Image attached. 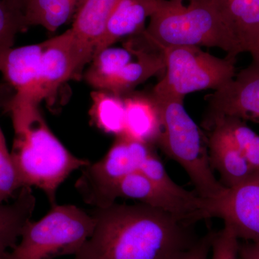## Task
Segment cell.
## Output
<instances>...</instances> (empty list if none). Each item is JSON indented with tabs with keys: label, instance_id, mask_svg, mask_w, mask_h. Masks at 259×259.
<instances>
[{
	"label": "cell",
	"instance_id": "cell-1",
	"mask_svg": "<svg viewBox=\"0 0 259 259\" xmlns=\"http://www.w3.org/2000/svg\"><path fill=\"white\" fill-rule=\"evenodd\" d=\"M92 236L74 259H169L197 240L192 226L143 203L97 207Z\"/></svg>",
	"mask_w": 259,
	"mask_h": 259
},
{
	"label": "cell",
	"instance_id": "cell-2",
	"mask_svg": "<svg viewBox=\"0 0 259 259\" xmlns=\"http://www.w3.org/2000/svg\"><path fill=\"white\" fill-rule=\"evenodd\" d=\"M38 105L30 97L18 95L10 102L15 134L11 154L23 187L40 189L53 206L61 184L90 162L68 151L49 128Z\"/></svg>",
	"mask_w": 259,
	"mask_h": 259
},
{
	"label": "cell",
	"instance_id": "cell-3",
	"mask_svg": "<svg viewBox=\"0 0 259 259\" xmlns=\"http://www.w3.org/2000/svg\"><path fill=\"white\" fill-rule=\"evenodd\" d=\"M144 36L151 47L218 48L236 59L242 54L214 0H161Z\"/></svg>",
	"mask_w": 259,
	"mask_h": 259
},
{
	"label": "cell",
	"instance_id": "cell-4",
	"mask_svg": "<svg viewBox=\"0 0 259 259\" xmlns=\"http://www.w3.org/2000/svg\"><path fill=\"white\" fill-rule=\"evenodd\" d=\"M153 98L161 117L157 144L168 157L185 170L199 197L208 200L221 197L227 187L214 176L207 142L186 110L183 100Z\"/></svg>",
	"mask_w": 259,
	"mask_h": 259
},
{
	"label": "cell",
	"instance_id": "cell-5",
	"mask_svg": "<svg viewBox=\"0 0 259 259\" xmlns=\"http://www.w3.org/2000/svg\"><path fill=\"white\" fill-rule=\"evenodd\" d=\"M95 220L72 204L51 206L37 221L24 227L18 244L5 259H53L75 255L93 234Z\"/></svg>",
	"mask_w": 259,
	"mask_h": 259
},
{
	"label": "cell",
	"instance_id": "cell-6",
	"mask_svg": "<svg viewBox=\"0 0 259 259\" xmlns=\"http://www.w3.org/2000/svg\"><path fill=\"white\" fill-rule=\"evenodd\" d=\"M162 52L165 74L153 89L154 98L185 101L189 94L223 88L236 74V59L217 57L199 47H168Z\"/></svg>",
	"mask_w": 259,
	"mask_h": 259
},
{
	"label": "cell",
	"instance_id": "cell-7",
	"mask_svg": "<svg viewBox=\"0 0 259 259\" xmlns=\"http://www.w3.org/2000/svg\"><path fill=\"white\" fill-rule=\"evenodd\" d=\"M153 152L149 145L120 136L100 161L82 168L76 187L85 202L97 207L115 202V190L122 179L139 171Z\"/></svg>",
	"mask_w": 259,
	"mask_h": 259
},
{
	"label": "cell",
	"instance_id": "cell-8",
	"mask_svg": "<svg viewBox=\"0 0 259 259\" xmlns=\"http://www.w3.org/2000/svg\"><path fill=\"white\" fill-rule=\"evenodd\" d=\"M223 88L207 96L204 127L224 117H234L259 124V55Z\"/></svg>",
	"mask_w": 259,
	"mask_h": 259
},
{
	"label": "cell",
	"instance_id": "cell-9",
	"mask_svg": "<svg viewBox=\"0 0 259 259\" xmlns=\"http://www.w3.org/2000/svg\"><path fill=\"white\" fill-rule=\"evenodd\" d=\"M44 42L37 85L40 102L79 74L84 65L93 59V53L78 41L71 28Z\"/></svg>",
	"mask_w": 259,
	"mask_h": 259
},
{
	"label": "cell",
	"instance_id": "cell-10",
	"mask_svg": "<svg viewBox=\"0 0 259 259\" xmlns=\"http://www.w3.org/2000/svg\"><path fill=\"white\" fill-rule=\"evenodd\" d=\"M207 216L222 219L239 241L259 243V173L207 199Z\"/></svg>",
	"mask_w": 259,
	"mask_h": 259
},
{
	"label": "cell",
	"instance_id": "cell-11",
	"mask_svg": "<svg viewBox=\"0 0 259 259\" xmlns=\"http://www.w3.org/2000/svg\"><path fill=\"white\" fill-rule=\"evenodd\" d=\"M135 199L164 211L187 224L207 220V199H187L163 190L139 171L130 174L117 185L115 198Z\"/></svg>",
	"mask_w": 259,
	"mask_h": 259
},
{
	"label": "cell",
	"instance_id": "cell-12",
	"mask_svg": "<svg viewBox=\"0 0 259 259\" xmlns=\"http://www.w3.org/2000/svg\"><path fill=\"white\" fill-rule=\"evenodd\" d=\"M45 42L12 48L0 56V72L15 89L16 95L37 99L40 61Z\"/></svg>",
	"mask_w": 259,
	"mask_h": 259
},
{
	"label": "cell",
	"instance_id": "cell-13",
	"mask_svg": "<svg viewBox=\"0 0 259 259\" xmlns=\"http://www.w3.org/2000/svg\"><path fill=\"white\" fill-rule=\"evenodd\" d=\"M209 131L207 141L209 162L212 169L219 172L225 187H236L259 173L250 166L228 134L218 127Z\"/></svg>",
	"mask_w": 259,
	"mask_h": 259
},
{
	"label": "cell",
	"instance_id": "cell-14",
	"mask_svg": "<svg viewBox=\"0 0 259 259\" xmlns=\"http://www.w3.org/2000/svg\"><path fill=\"white\" fill-rule=\"evenodd\" d=\"M160 1L119 0L107 21L105 32L95 48L94 56L112 47L121 38L144 31L146 20L156 13Z\"/></svg>",
	"mask_w": 259,
	"mask_h": 259
},
{
	"label": "cell",
	"instance_id": "cell-15",
	"mask_svg": "<svg viewBox=\"0 0 259 259\" xmlns=\"http://www.w3.org/2000/svg\"><path fill=\"white\" fill-rule=\"evenodd\" d=\"M125 129L122 136L151 146L161 133L159 107L152 96L135 95L124 100Z\"/></svg>",
	"mask_w": 259,
	"mask_h": 259
},
{
	"label": "cell",
	"instance_id": "cell-16",
	"mask_svg": "<svg viewBox=\"0 0 259 259\" xmlns=\"http://www.w3.org/2000/svg\"><path fill=\"white\" fill-rule=\"evenodd\" d=\"M32 187H23L12 202L0 204V259L18 244L25 225L31 221L35 207Z\"/></svg>",
	"mask_w": 259,
	"mask_h": 259
},
{
	"label": "cell",
	"instance_id": "cell-17",
	"mask_svg": "<svg viewBox=\"0 0 259 259\" xmlns=\"http://www.w3.org/2000/svg\"><path fill=\"white\" fill-rule=\"evenodd\" d=\"M165 71L162 51L138 50L136 60H133L117 74L107 79L100 90L120 96L131 91L146 80Z\"/></svg>",
	"mask_w": 259,
	"mask_h": 259
},
{
	"label": "cell",
	"instance_id": "cell-18",
	"mask_svg": "<svg viewBox=\"0 0 259 259\" xmlns=\"http://www.w3.org/2000/svg\"><path fill=\"white\" fill-rule=\"evenodd\" d=\"M119 0H85L75 15L71 30L78 41L95 54L107 21Z\"/></svg>",
	"mask_w": 259,
	"mask_h": 259
},
{
	"label": "cell",
	"instance_id": "cell-19",
	"mask_svg": "<svg viewBox=\"0 0 259 259\" xmlns=\"http://www.w3.org/2000/svg\"><path fill=\"white\" fill-rule=\"evenodd\" d=\"M242 54L259 31V0H214Z\"/></svg>",
	"mask_w": 259,
	"mask_h": 259
},
{
	"label": "cell",
	"instance_id": "cell-20",
	"mask_svg": "<svg viewBox=\"0 0 259 259\" xmlns=\"http://www.w3.org/2000/svg\"><path fill=\"white\" fill-rule=\"evenodd\" d=\"M85 0H28L23 11L24 28L40 25L55 31L76 15Z\"/></svg>",
	"mask_w": 259,
	"mask_h": 259
},
{
	"label": "cell",
	"instance_id": "cell-21",
	"mask_svg": "<svg viewBox=\"0 0 259 259\" xmlns=\"http://www.w3.org/2000/svg\"><path fill=\"white\" fill-rule=\"evenodd\" d=\"M91 114L99 128L117 137L122 136L125 129V102L120 96L100 91L93 94Z\"/></svg>",
	"mask_w": 259,
	"mask_h": 259
},
{
	"label": "cell",
	"instance_id": "cell-22",
	"mask_svg": "<svg viewBox=\"0 0 259 259\" xmlns=\"http://www.w3.org/2000/svg\"><path fill=\"white\" fill-rule=\"evenodd\" d=\"M136 49L131 48H106L94 56L93 64L87 73V80L100 90L103 83L134 60Z\"/></svg>",
	"mask_w": 259,
	"mask_h": 259
},
{
	"label": "cell",
	"instance_id": "cell-23",
	"mask_svg": "<svg viewBox=\"0 0 259 259\" xmlns=\"http://www.w3.org/2000/svg\"><path fill=\"white\" fill-rule=\"evenodd\" d=\"M218 127L231 138L237 148L255 171L259 172V135L248 127L245 121L234 117H224L209 127Z\"/></svg>",
	"mask_w": 259,
	"mask_h": 259
},
{
	"label": "cell",
	"instance_id": "cell-24",
	"mask_svg": "<svg viewBox=\"0 0 259 259\" xmlns=\"http://www.w3.org/2000/svg\"><path fill=\"white\" fill-rule=\"evenodd\" d=\"M23 186L0 127V204L13 199Z\"/></svg>",
	"mask_w": 259,
	"mask_h": 259
},
{
	"label": "cell",
	"instance_id": "cell-25",
	"mask_svg": "<svg viewBox=\"0 0 259 259\" xmlns=\"http://www.w3.org/2000/svg\"><path fill=\"white\" fill-rule=\"evenodd\" d=\"M139 171L163 190L177 197L187 199H194L199 197L197 192L186 190L175 183L167 173L161 159L154 152L145 160Z\"/></svg>",
	"mask_w": 259,
	"mask_h": 259
},
{
	"label": "cell",
	"instance_id": "cell-26",
	"mask_svg": "<svg viewBox=\"0 0 259 259\" xmlns=\"http://www.w3.org/2000/svg\"><path fill=\"white\" fill-rule=\"evenodd\" d=\"M23 28L21 16L0 1V56L13 47L17 33Z\"/></svg>",
	"mask_w": 259,
	"mask_h": 259
},
{
	"label": "cell",
	"instance_id": "cell-27",
	"mask_svg": "<svg viewBox=\"0 0 259 259\" xmlns=\"http://www.w3.org/2000/svg\"><path fill=\"white\" fill-rule=\"evenodd\" d=\"M238 245L239 240L229 227L225 226L222 231L214 233L210 259H238Z\"/></svg>",
	"mask_w": 259,
	"mask_h": 259
},
{
	"label": "cell",
	"instance_id": "cell-28",
	"mask_svg": "<svg viewBox=\"0 0 259 259\" xmlns=\"http://www.w3.org/2000/svg\"><path fill=\"white\" fill-rule=\"evenodd\" d=\"M214 233L197 240L190 248L179 252L169 259H209Z\"/></svg>",
	"mask_w": 259,
	"mask_h": 259
},
{
	"label": "cell",
	"instance_id": "cell-29",
	"mask_svg": "<svg viewBox=\"0 0 259 259\" xmlns=\"http://www.w3.org/2000/svg\"><path fill=\"white\" fill-rule=\"evenodd\" d=\"M238 258L259 259V243L239 241Z\"/></svg>",
	"mask_w": 259,
	"mask_h": 259
},
{
	"label": "cell",
	"instance_id": "cell-30",
	"mask_svg": "<svg viewBox=\"0 0 259 259\" xmlns=\"http://www.w3.org/2000/svg\"><path fill=\"white\" fill-rule=\"evenodd\" d=\"M27 1L28 0H2L1 2L10 9L20 15L23 19L22 14H23L24 7L26 4Z\"/></svg>",
	"mask_w": 259,
	"mask_h": 259
},
{
	"label": "cell",
	"instance_id": "cell-31",
	"mask_svg": "<svg viewBox=\"0 0 259 259\" xmlns=\"http://www.w3.org/2000/svg\"><path fill=\"white\" fill-rule=\"evenodd\" d=\"M247 53H249L251 56L259 55V31L250 42Z\"/></svg>",
	"mask_w": 259,
	"mask_h": 259
}]
</instances>
